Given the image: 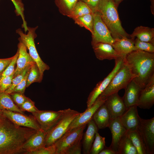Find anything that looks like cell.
<instances>
[{
	"label": "cell",
	"mask_w": 154,
	"mask_h": 154,
	"mask_svg": "<svg viewBox=\"0 0 154 154\" xmlns=\"http://www.w3.org/2000/svg\"><path fill=\"white\" fill-rule=\"evenodd\" d=\"M37 130L14 124L3 115L0 117V154H24L23 147Z\"/></svg>",
	"instance_id": "obj_1"
},
{
	"label": "cell",
	"mask_w": 154,
	"mask_h": 154,
	"mask_svg": "<svg viewBox=\"0 0 154 154\" xmlns=\"http://www.w3.org/2000/svg\"><path fill=\"white\" fill-rule=\"evenodd\" d=\"M124 60L135 76L133 80L143 88L154 75V53L137 50L127 54Z\"/></svg>",
	"instance_id": "obj_2"
},
{
	"label": "cell",
	"mask_w": 154,
	"mask_h": 154,
	"mask_svg": "<svg viewBox=\"0 0 154 154\" xmlns=\"http://www.w3.org/2000/svg\"><path fill=\"white\" fill-rule=\"evenodd\" d=\"M117 8L113 0H101L95 12L99 14L114 39L123 37L130 38L122 26Z\"/></svg>",
	"instance_id": "obj_3"
},
{
	"label": "cell",
	"mask_w": 154,
	"mask_h": 154,
	"mask_svg": "<svg viewBox=\"0 0 154 154\" xmlns=\"http://www.w3.org/2000/svg\"><path fill=\"white\" fill-rule=\"evenodd\" d=\"M135 77L124 59L121 66L114 76L109 85L99 96L106 98L110 94L118 92L120 90L124 89Z\"/></svg>",
	"instance_id": "obj_4"
},
{
	"label": "cell",
	"mask_w": 154,
	"mask_h": 154,
	"mask_svg": "<svg viewBox=\"0 0 154 154\" xmlns=\"http://www.w3.org/2000/svg\"><path fill=\"white\" fill-rule=\"evenodd\" d=\"M80 112L70 108L64 109L62 117L56 124L47 133L45 146L53 144L66 131L69 125Z\"/></svg>",
	"instance_id": "obj_5"
},
{
	"label": "cell",
	"mask_w": 154,
	"mask_h": 154,
	"mask_svg": "<svg viewBox=\"0 0 154 154\" xmlns=\"http://www.w3.org/2000/svg\"><path fill=\"white\" fill-rule=\"evenodd\" d=\"M37 27H28V33H24L21 29L16 30V33L20 37L19 38L25 45L29 51V54L37 65L41 75L46 70L50 69L49 66L41 59L37 51L35 43V39L37 37L35 31Z\"/></svg>",
	"instance_id": "obj_6"
},
{
	"label": "cell",
	"mask_w": 154,
	"mask_h": 154,
	"mask_svg": "<svg viewBox=\"0 0 154 154\" xmlns=\"http://www.w3.org/2000/svg\"><path fill=\"white\" fill-rule=\"evenodd\" d=\"M86 126L85 125L66 131L54 143L56 148L55 154H66L70 149L81 142Z\"/></svg>",
	"instance_id": "obj_7"
},
{
	"label": "cell",
	"mask_w": 154,
	"mask_h": 154,
	"mask_svg": "<svg viewBox=\"0 0 154 154\" xmlns=\"http://www.w3.org/2000/svg\"><path fill=\"white\" fill-rule=\"evenodd\" d=\"M93 17L94 25L91 44L102 42L112 44L114 39L99 14L96 12H94Z\"/></svg>",
	"instance_id": "obj_8"
},
{
	"label": "cell",
	"mask_w": 154,
	"mask_h": 154,
	"mask_svg": "<svg viewBox=\"0 0 154 154\" xmlns=\"http://www.w3.org/2000/svg\"><path fill=\"white\" fill-rule=\"evenodd\" d=\"M64 111V110L58 111L39 110L32 114L40 128L47 134L59 121Z\"/></svg>",
	"instance_id": "obj_9"
},
{
	"label": "cell",
	"mask_w": 154,
	"mask_h": 154,
	"mask_svg": "<svg viewBox=\"0 0 154 154\" xmlns=\"http://www.w3.org/2000/svg\"><path fill=\"white\" fill-rule=\"evenodd\" d=\"M137 130L143 140L147 154L154 153V117L148 119L140 118Z\"/></svg>",
	"instance_id": "obj_10"
},
{
	"label": "cell",
	"mask_w": 154,
	"mask_h": 154,
	"mask_svg": "<svg viewBox=\"0 0 154 154\" xmlns=\"http://www.w3.org/2000/svg\"><path fill=\"white\" fill-rule=\"evenodd\" d=\"M115 60V66L112 71L103 80L98 82L90 93L87 101V108L91 106L98 97L106 88L114 76L121 67L124 59L119 57Z\"/></svg>",
	"instance_id": "obj_11"
},
{
	"label": "cell",
	"mask_w": 154,
	"mask_h": 154,
	"mask_svg": "<svg viewBox=\"0 0 154 154\" xmlns=\"http://www.w3.org/2000/svg\"><path fill=\"white\" fill-rule=\"evenodd\" d=\"M106 99V98L98 96L90 108H87L83 112L80 113L74 119L68 126L66 131L86 125L92 119L94 115L98 108L105 102Z\"/></svg>",
	"instance_id": "obj_12"
},
{
	"label": "cell",
	"mask_w": 154,
	"mask_h": 154,
	"mask_svg": "<svg viewBox=\"0 0 154 154\" xmlns=\"http://www.w3.org/2000/svg\"><path fill=\"white\" fill-rule=\"evenodd\" d=\"M2 111L3 116L17 125L37 131L41 129L40 125L33 116H27L19 112L5 110Z\"/></svg>",
	"instance_id": "obj_13"
},
{
	"label": "cell",
	"mask_w": 154,
	"mask_h": 154,
	"mask_svg": "<svg viewBox=\"0 0 154 154\" xmlns=\"http://www.w3.org/2000/svg\"><path fill=\"white\" fill-rule=\"evenodd\" d=\"M108 127L111 131L112 137L109 147L116 154H119L120 145L127 131L121 124L119 117L112 119Z\"/></svg>",
	"instance_id": "obj_14"
},
{
	"label": "cell",
	"mask_w": 154,
	"mask_h": 154,
	"mask_svg": "<svg viewBox=\"0 0 154 154\" xmlns=\"http://www.w3.org/2000/svg\"><path fill=\"white\" fill-rule=\"evenodd\" d=\"M104 103L112 119L120 117L127 109L122 98L118 92L108 96Z\"/></svg>",
	"instance_id": "obj_15"
},
{
	"label": "cell",
	"mask_w": 154,
	"mask_h": 154,
	"mask_svg": "<svg viewBox=\"0 0 154 154\" xmlns=\"http://www.w3.org/2000/svg\"><path fill=\"white\" fill-rule=\"evenodd\" d=\"M154 104V75L140 94L137 107L143 109H150Z\"/></svg>",
	"instance_id": "obj_16"
},
{
	"label": "cell",
	"mask_w": 154,
	"mask_h": 154,
	"mask_svg": "<svg viewBox=\"0 0 154 154\" xmlns=\"http://www.w3.org/2000/svg\"><path fill=\"white\" fill-rule=\"evenodd\" d=\"M18 44L19 55L17 60V66L14 71V77L20 74L27 67L36 64L27 52V48L23 43L18 38Z\"/></svg>",
	"instance_id": "obj_17"
},
{
	"label": "cell",
	"mask_w": 154,
	"mask_h": 154,
	"mask_svg": "<svg viewBox=\"0 0 154 154\" xmlns=\"http://www.w3.org/2000/svg\"><path fill=\"white\" fill-rule=\"evenodd\" d=\"M140 118L138 114L136 105L127 108L119 117L121 124L127 131L137 129Z\"/></svg>",
	"instance_id": "obj_18"
},
{
	"label": "cell",
	"mask_w": 154,
	"mask_h": 154,
	"mask_svg": "<svg viewBox=\"0 0 154 154\" xmlns=\"http://www.w3.org/2000/svg\"><path fill=\"white\" fill-rule=\"evenodd\" d=\"M92 45L96 57L100 60H115L121 57L110 44L97 42Z\"/></svg>",
	"instance_id": "obj_19"
},
{
	"label": "cell",
	"mask_w": 154,
	"mask_h": 154,
	"mask_svg": "<svg viewBox=\"0 0 154 154\" xmlns=\"http://www.w3.org/2000/svg\"><path fill=\"white\" fill-rule=\"evenodd\" d=\"M124 89L125 93L122 98L127 109L136 105L140 92L142 89L133 79Z\"/></svg>",
	"instance_id": "obj_20"
},
{
	"label": "cell",
	"mask_w": 154,
	"mask_h": 154,
	"mask_svg": "<svg viewBox=\"0 0 154 154\" xmlns=\"http://www.w3.org/2000/svg\"><path fill=\"white\" fill-rule=\"evenodd\" d=\"M134 39L125 37L117 38L111 45L117 53L125 59L128 54L137 50L134 45Z\"/></svg>",
	"instance_id": "obj_21"
},
{
	"label": "cell",
	"mask_w": 154,
	"mask_h": 154,
	"mask_svg": "<svg viewBox=\"0 0 154 154\" xmlns=\"http://www.w3.org/2000/svg\"><path fill=\"white\" fill-rule=\"evenodd\" d=\"M46 133L40 129L37 130L27 140L23 147L26 154L28 152L35 151L45 146Z\"/></svg>",
	"instance_id": "obj_22"
},
{
	"label": "cell",
	"mask_w": 154,
	"mask_h": 154,
	"mask_svg": "<svg viewBox=\"0 0 154 154\" xmlns=\"http://www.w3.org/2000/svg\"><path fill=\"white\" fill-rule=\"evenodd\" d=\"M87 124V128L83 134V151L85 154L90 153L96 133L99 129L92 119Z\"/></svg>",
	"instance_id": "obj_23"
},
{
	"label": "cell",
	"mask_w": 154,
	"mask_h": 154,
	"mask_svg": "<svg viewBox=\"0 0 154 154\" xmlns=\"http://www.w3.org/2000/svg\"><path fill=\"white\" fill-rule=\"evenodd\" d=\"M92 119L99 129L108 127L112 119L105 103L96 111Z\"/></svg>",
	"instance_id": "obj_24"
},
{
	"label": "cell",
	"mask_w": 154,
	"mask_h": 154,
	"mask_svg": "<svg viewBox=\"0 0 154 154\" xmlns=\"http://www.w3.org/2000/svg\"><path fill=\"white\" fill-rule=\"evenodd\" d=\"M130 38L134 39L135 37L140 40L154 44V29L142 26L135 28Z\"/></svg>",
	"instance_id": "obj_25"
},
{
	"label": "cell",
	"mask_w": 154,
	"mask_h": 154,
	"mask_svg": "<svg viewBox=\"0 0 154 154\" xmlns=\"http://www.w3.org/2000/svg\"><path fill=\"white\" fill-rule=\"evenodd\" d=\"M0 110H5L25 114L24 111L14 103L10 94L5 92H0Z\"/></svg>",
	"instance_id": "obj_26"
},
{
	"label": "cell",
	"mask_w": 154,
	"mask_h": 154,
	"mask_svg": "<svg viewBox=\"0 0 154 154\" xmlns=\"http://www.w3.org/2000/svg\"><path fill=\"white\" fill-rule=\"evenodd\" d=\"M126 135L131 141L138 154H147L143 140L137 129L127 131Z\"/></svg>",
	"instance_id": "obj_27"
},
{
	"label": "cell",
	"mask_w": 154,
	"mask_h": 154,
	"mask_svg": "<svg viewBox=\"0 0 154 154\" xmlns=\"http://www.w3.org/2000/svg\"><path fill=\"white\" fill-rule=\"evenodd\" d=\"M78 0H55L60 12L69 17Z\"/></svg>",
	"instance_id": "obj_28"
},
{
	"label": "cell",
	"mask_w": 154,
	"mask_h": 154,
	"mask_svg": "<svg viewBox=\"0 0 154 154\" xmlns=\"http://www.w3.org/2000/svg\"><path fill=\"white\" fill-rule=\"evenodd\" d=\"M93 13L91 9L86 3L78 0L69 17L74 19L86 15Z\"/></svg>",
	"instance_id": "obj_29"
},
{
	"label": "cell",
	"mask_w": 154,
	"mask_h": 154,
	"mask_svg": "<svg viewBox=\"0 0 154 154\" xmlns=\"http://www.w3.org/2000/svg\"><path fill=\"white\" fill-rule=\"evenodd\" d=\"M93 13L86 15L74 19L75 23L85 28L92 34L94 25Z\"/></svg>",
	"instance_id": "obj_30"
},
{
	"label": "cell",
	"mask_w": 154,
	"mask_h": 154,
	"mask_svg": "<svg viewBox=\"0 0 154 154\" xmlns=\"http://www.w3.org/2000/svg\"><path fill=\"white\" fill-rule=\"evenodd\" d=\"M43 76L40 73L39 69L36 64L30 67L28 76L26 87H29L32 83L35 82H40L42 80Z\"/></svg>",
	"instance_id": "obj_31"
},
{
	"label": "cell",
	"mask_w": 154,
	"mask_h": 154,
	"mask_svg": "<svg viewBox=\"0 0 154 154\" xmlns=\"http://www.w3.org/2000/svg\"><path fill=\"white\" fill-rule=\"evenodd\" d=\"M119 154H138L136 148L127 135L121 143Z\"/></svg>",
	"instance_id": "obj_32"
},
{
	"label": "cell",
	"mask_w": 154,
	"mask_h": 154,
	"mask_svg": "<svg viewBox=\"0 0 154 154\" xmlns=\"http://www.w3.org/2000/svg\"><path fill=\"white\" fill-rule=\"evenodd\" d=\"M105 140V137L100 136L98 131L96 132L89 154H99L106 147Z\"/></svg>",
	"instance_id": "obj_33"
},
{
	"label": "cell",
	"mask_w": 154,
	"mask_h": 154,
	"mask_svg": "<svg viewBox=\"0 0 154 154\" xmlns=\"http://www.w3.org/2000/svg\"><path fill=\"white\" fill-rule=\"evenodd\" d=\"M134 45L137 50L150 53H154V44L141 41L137 38L134 40Z\"/></svg>",
	"instance_id": "obj_34"
},
{
	"label": "cell",
	"mask_w": 154,
	"mask_h": 154,
	"mask_svg": "<svg viewBox=\"0 0 154 154\" xmlns=\"http://www.w3.org/2000/svg\"><path fill=\"white\" fill-rule=\"evenodd\" d=\"M31 67H27L20 74L14 77L11 86L5 92L9 94L11 93L14 88L24 79L27 72L30 69Z\"/></svg>",
	"instance_id": "obj_35"
},
{
	"label": "cell",
	"mask_w": 154,
	"mask_h": 154,
	"mask_svg": "<svg viewBox=\"0 0 154 154\" xmlns=\"http://www.w3.org/2000/svg\"><path fill=\"white\" fill-rule=\"evenodd\" d=\"M19 55L17 50L12 62L3 73L0 75V84L2 80L5 77L10 75L13 74L15 70V66L16 64L17 60Z\"/></svg>",
	"instance_id": "obj_36"
},
{
	"label": "cell",
	"mask_w": 154,
	"mask_h": 154,
	"mask_svg": "<svg viewBox=\"0 0 154 154\" xmlns=\"http://www.w3.org/2000/svg\"><path fill=\"white\" fill-rule=\"evenodd\" d=\"M56 151L54 143L48 146L42 147L35 151L27 153L26 154H55Z\"/></svg>",
	"instance_id": "obj_37"
},
{
	"label": "cell",
	"mask_w": 154,
	"mask_h": 154,
	"mask_svg": "<svg viewBox=\"0 0 154 154\" xmlns=\"http://www.w3.org/2000/svg\"><path fill=\"white\" fill-rule=\"evenodd\" d=\"M9 94L14 103L19 107L29 98L24 94L19 92H13Z\"/></svg>",
	"instance_id": "obj_38"
},
{
	"label": "cell",
	"mask_w": 154,
	"mask_h": 154,
	"mask_svg": "<svg viewBox=\"0 0 154 154\" xmlns=\"http://www.w3.org/2000/svg\"><path fill=\"white\" fill-rule=\"evenodd\" d=\"M19 108L24 112L26 111L32 113L36 112L39 110L35 106L34 102L29 98Z\"/></svg>",
	"instance_id": "obj_39"
},
{
	"label": "cell",
	"mask_w": 154,
	"mask_h": 154,
	"mask_svg": "<svg viewBox=\"0 0 154 154\" xmlns=\"http://www.w3.org/2000/svg\"><path fill=\"white\" fill-rule=\"evenodd\" d=\"M14 72L11 75L4 78L0 84V92H5L11 86Z\"/></svg>",
	"instance_id": "obj_40"
},
{
	"label": "cell",
	"mask_w": 154,
	"mask_h": 154,
	"mask_svg": "<svg viewBox=\"0 0 154 154\" xmlns=\"http://www.w3.org/2000/svg\"><path fill=\"white\" fill-rule=\"evenodd\" d=\"M29 70L27 72L23 80L14 88L11 93L17 92L24 94L26 88L27 78Z\"/></svg>",
	"instance_id": "obj_41"
},
{
	"label": "cell",
	"mask_w": 154,
	"mask_h": 154,
	"mask_svg": "<svg viewBox=\"0 0 154 154\" xmlns=\"http://www.w3.org/2000/svg\"><path fill=\"white\" fill-rule=\"evenodd\" d=\"M14 57L0 59V75L10 64Z\"/></svg>",
	"instance_id": "obj_42"
},
{
	"label": "cell",
	"mask_w": 154,
	"mask_h": 154,
	"mask_svg": "<svg viewBox=\"0 0 154 154\" xmlns=\"http://www.w3.org/2000/svg\"><path fill=\"white\" fill-rule=\"evenodd\" d=\"M86 3L91 9L93 12H94L97 6L101 0H79Z\"/></svg>",
	"instance_id": "obj_43"
},
{
	"label": "cell",
	"mask_w": 154,
	"mask_h": 154,
	"mask_svg": "<svg viewBox=\"0 0 154 154\" xmlns=\"http://www.w3.org/2000/svg\"><path fill=\"white\" fill-rule=\"evenodd\" d=\"M81 153V141L76 145L67 153L66 154H80Z\"/></svg>",
	"instance_id": "obj_44"
},
{
	"label": "cell",
	"mask_w": 154,
	"mask_h": 154,
	"mask_svg": "<svg viewBox=\"0 0 154 154\" xmlns=\"http://www.w3.org/2000/svg\"><path fill=\"white\" fill-rule=\"evenodd\" d=\"M99 154H116L115 152L110 147H106Z\"/></svg>",
	"instance_id": "obj_45"
},
{
	"label": "cell",
	"mask_w": 154,
	"mask_h": 154,
	"mask_svg": "<svg viewBox=\"0 0 154 154\" xmlns=\"http://www.w3.org/2000/svg\"><path fill=\"white\" fill-rule=\"evenodd\" d=\"M117 6L118 7L120 3L123 0H113Z\"/></svg>",
	"instance_id": "obj_46"
},
{
	"label": "cell",
	"mask_w": 154,
	"mask_h": 154,
	"mask_svg": "<svg viewBox=\"0 0 154 154\" xmlns=\"http://www.w3.org/2000/svg\"><path fill=\"white\" fill-rule=\"evenodd\" d=\"M3 115V112L2 110H0V117Z\"/></svg>",
	"instance_id": "obj_47"
},
{
	"label": "cell",
	"mask_w": 154,
	"mask_h": 154,
	"mask_svg": "<svg viewBox=\"0 0 154 154\" xmlns=\"http://www.w3.org/2000/svg\"></svg>",
	"instance_id": "obj_48"
}]
</instances>
